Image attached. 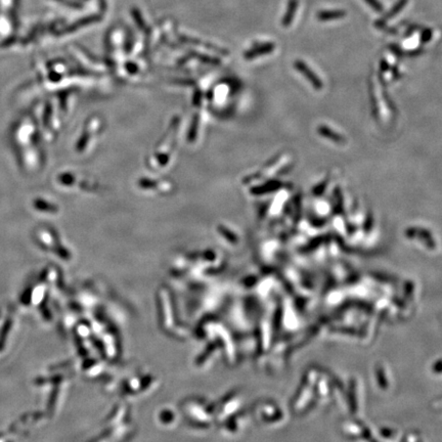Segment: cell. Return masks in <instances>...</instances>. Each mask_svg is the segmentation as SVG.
Listing matches in <instances>:
<instances>
[{
    "label": "cell",
    "mask_w": 442,
    "mask_h": 442,
    "mask_svg": "<svg viewBox=\"0 0 442 442\" xmlns=\"http://www.w3.org/2000/svg\"><path fill=\"white\" fill-rule=\"evenodd\" d=\"M181 123V121H180ZM179 119H175L171 122V124L163 138H161L155 147V151L152 155V164H150V168L152 169H160L167 166L171 160V155H173L176 149V138L178 134V127L180 125Z\"/></svg>",
    "instance_id": "1"
},
{
    "label": "cell",
    "mask_w": 442,
    "mask_h": 442,
    "mask_svg": "<svg viewBox=\"0 0 442 442\" xmlns=\"http://www.w3.org/2000/svg\"><path fill=\"white\" fill-rule=\"evenodd\" d=\"M295 66H296V68L303 74V75L313 84L314 87H316V88H321L322 87V85H323L322 81L319 80L314 75V73L308 67H307V65L305 63L298 60V61H296V64H295Z\"/></svg>",
    "instance_id": "2"
},
{
    "label": "cell",
    "mask_w": 442,
    "mask_h": 442,
    "mask_svg": "<svg viewBox=\"0 0 442 442\" xmlns=\"http://www.w3.org/2000/svg\"><path fill=\"white\" fill-rule=\"evenodd\" d=\"M346 16V12L343 10H324L317 14V19L321 21H333L342 19Z\"/></svg>",
    "instance_id": "3"
},
{
    "label": "cell",
    "mask_w": 442,
    "mask_h": 442,
    "mask_svg": "<svg viewBox=\"0 0 442 442\" xmlns=\"http://www.w3.org/2000/svg\"><path fill=\"white\" fill-rule=\"evenodd\" d=\"M298 8V0H290L289 5H288V10L285 15L284 21H282V24H284L285 27L290 26V24L292 23L295 14H296Z\"/></svg>",
    "instance_id": "4"
},
{
    "label": "cell",
    "mask_w": 442,
    "mask_h": 442,
    "mask_svg": "<svg viewBox=\"0 0 442 442\" xmlns=\"http://www.w3.org/2000/svg\"><path fill=\"white\" fill-rule=\"evenodd\" d=\"M408 4V0H399V1L395 4V6L393 7L392 9H391V11L389 12V14L386 16V18L384 19V22L385 21H388V20H390V19H392L393 17L394 16H396L398 12H400L402 9H403V7Z\"/></svg>",
    "instance_id": "5"
},
{
    "label": "cell",
    "mask_w": 442,
    "mask_h": 442,
    "mask_svg": "<svg viewBox=\"0 0 442 442\" xmlns=\"http://www.w3.org/2000/svg\"><path fill=\"white\" fill-rule=\"evenodd\" d=\"M365 1L370 4L375 10L377 11H382L383 10V6L381 4L378 0H365Z\"/></svg>",
    "instance_id": "6"
}]
</instances>
